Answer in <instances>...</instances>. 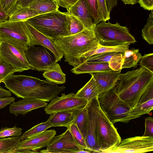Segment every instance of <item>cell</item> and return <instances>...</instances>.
<instances>
[{
    "label": "cell",
    "instance_id": "1f68e13d",
    "mask_svg": "<svg viewBox=\"0 0 153 153\" xmlns=\"http://www.w3.org/2000/svg\"><path fill=\"white\" fill-rule=\"evenodd\" d=\"M21 140L18 137L0 139V153H12Z\"/></svg>",
    "mask_w": 153,
    "mask_h": 153
},
{
    "label": "cell",
    "instance_id": "ab89813d",
    "mask_svg": "<svg viewBox=\"0 0 153 153\" xmlns=\"http://www.w3.org/2000/svg\"><path fill=\"white\" fill-rule=\"evenodd\" d=\"M99 17L100 21L106 22L110 19V13L108 11L105 0H97Z\"/></svg>",
    "mask_w": 153,
    "mask_h": 153
},
{
    "label": "cell",
    "instance_id": "277c9868",
    "mask_svg": "<svg viewBox=\"0 0 153 153\" xmlns=\"http://www.w3.org/2000/svg\"><path fill=\"white\" fill-rule=\"evenodd\" d=\"M67 15L59 10L38 15L26 21L41 33L54 39L68 35L65 28Z\"/></svg>",
    "mask_w": 153,
    "mask_h": 153
},
{
    "label": "cell",
    "instance_id": "f546056e",
    "mask_svg": "<svg viewBox=\"0 0 153 153\" xmlns=\"http://www.w3.org/2000/svg\"><path fill=\"white\" fill-rule=\"evenodd\" d=\"M39 15L36 11L28 7H19L12 14L9 16L8 21L11 22L25 21Z\"/></svg>",
    "mask_w": 153,
    "mask_h": 153
},
{
    "label": "cell",
    "instance_id": "ac0fdd59",
    "mask_svg": "<svg viewBox=\"0 0 153 153\" xmlns=\"http://www.w3.org/2000/svg\"><path fill=\"white\" fill-rule=\"evenodd\" d=\"M66 13L76 17L82 22L85 28L93 30L96 26L92 18L86 0H78Z\"/></svg>",
    "mask_w": 153,
    "mask_h": 153
},
{
    "label": "cell",
    "instance_id": "9c48e42d",
    "mask_svg": "<svg viewBox=\"0 0 153 153\" xmlns=\"http://www.w3.org/2000/svg\"><path fill=\"white\" fill-rule=\"evenodd\" d=\"M39 46L36 47L30 45L24 50L31 69L42 71L53 68L57 63L54 56L45 47Z\"/></svg>",
    "mask_w": 153,
    "mask_h": 153
},
{
    "label": "cell",
    "instance_id": "74e56055",
    "mask_svg": "<svg viewBox=\"0 0 153 153\" xmlns=\"http://www.w3.org/2000/svg\"><path fill=\"white\" fill-rule=\"evenodd\" d=\"M94 24L96 25L101 22L99 17L97 0H86Z\"/></svg>",
    "mask_w": 153,
    "mask_h": 153
},
{
    "label": "cell",
    "instance_id": "f1b7e54d",
    "mask_svg": "<svg viewBox=\"0 0 153 153\" xmlns=\"http://www.w3.org/2000/svg\"><path fill=\"white\" fill-rule=\"evenodd\" d=\"M129 44L127 43L114 46H105L99 45L96 49L83 54L81 58L82 62L84 61L86 58L90 56L97 54L111 52L124 53L129 49Z\"/></svg>",
    "mask_w": 153,
    "mask_h": 153
},
{
    "label": "cell",
    "instance_id": "d4e9b609",
    "mask_svg": "<svg viewBox=\"0 0 153 153\" xmlns=\"http://www.w3.org/2000/svg\"><path fill=\"white\" fill-rule=\"evenodd\" d=\"M101 94L92 76L85 85L76 94L78 97L84 98L88 102L93 98L98 97Z\"/></svg>",
    "mask_w": 153,
    "mask_h": 153
},
{
    "label": "cell",
    "instance_id": "4fadbf2b",
    "mask_svg": "<svg viewBox=\"0 0 153 153\" xmlns=\"http://www.w3.org/2000/svg\"><path fill=\"white\" fill-rule=\"evenodd\" d=\"M0 57L13 66L15 72L31 69L24 50H19L8 43L0 41Z\"/></svg>",
    "mask_w": 153,
    "mask_h": 153
},
{
    "label": "cell",
    "instance_id": "8fae6325",
    "mask_svg": "<svg viewBox=\"0 0 153 153\" xmlns=\"http://www.w3.org/2000/svg\"><path fill=\"white\" fill-rule=\"evenodd\" d=\"M46 149L42 150L43 153H90L78 145L74 140L70 130H67L61 134L54 136L46 146Z\"/></svg>",
    "mask_w": 153,
    "mask_h": 153
},
{
    "label": "cell",
    "instance_id": "6da1fadb",
    "mask_svg": "<svg viewBox=\"0 0 153 153\" xmlns=\"http://www.w3.org/2000/svg\"><path fill=\"white\" fill-rule=\"evenodd\" d=\"M5 87L17 97L48 102L65 87L23 75L9 76L4 80Z\"/></svg>",
    "mask_w": 153,
    "mask_h": 153
},
{
    "label": "cell",
    "instance_id": "2e32d148",
    "mask_svg": "<svg viewBox=\"0 0 153 153\" xmlns=\"http://www.w3.org/2000/svg\"><path fill=\"white\" fill-rule=\"evenodd\" d=\"M153 109V81L144 91L136 106L133 107L123 123H127L130 120L146 114H149Z\"/></svg>",
    "mask_w": 153,
    "mask_h": 153
},
{
    "label": "cell",
    "instance_id": "83f0119b",
    "mask_svg": "<svg viewBox=\"0 0 153 153\" xmlns=\"http://www.w3.org/2000/svg\"><path fill=\"white\" fill-rule=\"evenodd\" d=\"M74 112L75 117L72 123L76 125L85 139L87 135L88 123L87 105L84 108L75 110Z\"/></svg>",
    "mask_w": 153,
    "mask_h": 153
},
{
    "label": "cell",
    "instance_id": "9a60e30c",
    "mask_svg": "<svg viewBox=\"0 0 153 153\" xmlns=\"http://www.w3.org/2000/svg\"><path fill=\"white\" fill-rule=\"evenodd\" d=\"M24 22L30 38V45L45 47L54 55L57 62L60 61L64 56L63 52L55 43L54 40L39 31L27 21Z\"/></svg>",
    "mask_w": 153,
    "mask_h": 153
},
{
    "label": "cell",
    "instance_id": "7402d4cb",
    "mask_svg": "<svg viewBox=\"0 0 153 153\" xmlns=\"http://www.w3.org/2000/svg\"><path fill=\"white\" fill-rule=\"evenodd\" d=\"M113 70L108 62L91 63L85 61L74 68L71 71L75 74H89L99 71Z\"/></svg>",
    "mask_w": 153,
    "mask_h": 153
},
{
    "label": "cell",
    "instance_id": "30bf717a",
    "mask_svg": "<svg viewBox=\"0 0 153 153\" xmlns=\"http://www.w3.org/2000/svg\"><path fill=\"white\" fill-rule=\"evenodd\" d=\"M61 95V97L56 96L51 100L44 109L46 114L51 115L58 112L73 111L84 108L88 102L86 99L76 96L74 93Z\"/></svg>",
    "mask_w": 153,
    "mask_h": 153
},
{
    "label": "cell",
    "instance_id": "e0dca14e",
    "mask_svg": "<svg viewBox=\"0 0 153 153\" xmlns=\"http://www.w3.org/2000/svg\"><path fill=\"white\" fill-rule=\"evenodd\" d=\"M56 134L54 130H46L37 135L22 140L14 150L26 149L38 152L37 151L46 146Z\"/></svg>",
    "mask_w": 153,
    "mask_h": 153
},
{
    "label": "cell",
    "instance_id": "d6986e66",
    "mask_svg": "<svg viewBox=\"0 0 153 153\" xmlns=\"http://www.w3.org/2000/svg\"><path fill=\"white\" fill-rule=\"evenodd\" d=\"M120 72L110 70L91 73L101 94L115 86Z\"/></svg>",
    "mask_w": 153,
    "mask_h": 153
},
{
    "label": "cell",
    "instance_id": "681fc988",
    "mask_svg": "<svg viewBox=\"0 0 153 153\" xmlns=\"http://www.w3.org/2000/svg\"><path fill=\"white\" fill-rule=\"evenodd\" d=\"M125 4L134 5L138 2L139 0H121Z\"/></svg>",
    "mask_w": 153,
    "mask_h": 153
},
{
    "label": "cell",
    "instance_id": "cb8c5ba5",
    "mask_svg": "<svg viewBox=\"0 0 153 153\" xmlns=\"http://www.w3.org/2000/svg\"><path fill=\"white\" fill-rule=\"evenodd\" d=\"M28 7L41 14L57 11L59 6L55 0H33Z\"/></svg>",
    "mask_w": 153,
    "mask_h": 153
},
{
    "label": "cell",
    "instance_id": "bcb514c9",
    "mask_svg": "<svg viewBox=\"0 0 153 153\" xmlns=\"http://www.w3.org/2000/svg\"><path fill=\"white\" fill-rule=\"evenodd\" d=\"M33 0H19L17 3L18 6L20 7H28Z\"/></svg>",
    "mask_w": 153,
    "mask_h": 153
},
{
    "label": "cell",
    "instance_id": "b9f144b4",
    "mask_svg": "<svg viewBox=\"0 0 153 153\" xmlns=\"http://www.w3.org/2000/svg\"><path fill=\"white\" fill-rule=\"evenodd\" d=\"M143 137H153V119L150 117L145 120V130Z\"/></svg>",
    "mask_w": 153,
    "mask_h": 153
},
{
    "label": "cell",
    "instance_id": "8d00e7d4",
    "mask_svg": "<svg viewBox=\"0 0 153 153\" xmlns=\"http://www.w3.org/2000/svg\"><path fill=\"white\" fill-rule=\"evenodd\" d=\"M15 72L13 66L0 57V78L2 81Z\"/></svg>",
    "mask_w": 153,
    "mask_h": 153
},
{
    "label": "cell",
    "instance_id": "4316f807",
    "mask_svg": "<svg viewBox=\"0 0 153 153\" xmlns=\"http://www.w3.org/2000/svg\"><path fill=\"white\" fill-rule=\"evenodd\" d=\"M43 76L47 81L51 83L62 84L65 82L66 75L62 72L58 63L53 68L45 71Z\"/></svg>",
    "mask_w": 153,
    "mask_h": 153
},
{
    "label": "cell",
    "instance_id": "484cf974",
    "mask_svg": "<svg viewBox=\"0 0 153 153\" xmlns=\"http://www.w3.org/2000/svg\"><path fill=\"white\" fill-rule=\"evenodd\" d=\"M142 56L139 49L131 48L123 53V63L122 69L131 67L135 68L140 60Z\"/></svg>",
    "mask_w": 153,
    "mask_h": 153
},
{
    "label": "cell",
    "instance_id": "5bb4252c",
    "mask_svg": "<svg viewBox=\"0 0 153 153\" xmlns=\"http://www.w3.org/2000/svg\"><path fill=\"white\" fill-rule=\"evenodd\" d=\"M97 100V97H94L88 101L87 105L88 123L85 140L87 149L92 152L100 151L97 134L96 105Z\"/></svg>",
    "mask_w": 153,
    "mask_h": 153
},
{
    "label": "cell",
    "instance_id": "5b68a950",
    "mask_svg": "<svg viewBox=\"0 0 153 153\" xmlns=\"http://www.w3.org/2000/svg\"><path fill=\"white\" fill-rule=\"evenodd\" d=\"M93 30L101 46H114L136 42L128 28L117 22L113 24L109 21H101L95 26Z\"/></svg>",
    "mask_w": 153,
    "mask_h": 153
},
{
    "label": "cell",
    "instance_id": "7bdbcfd3",
    "mask_svg": "<svg viewBox=\"0 0 153 153\" xmlns=\"http://www.w3.org/2000/svg\"><path fill=\"white\" fill-rule=\"evenodd\" d=\"M59 6L66 8L67 10L73 5L78 0H55Z\"/></svg>",
    "mask_w": 153,
    "mask_h": 153
},
{
    "label": "cell",
    "instance_id": "7dc6e473",
    "mask_svg": "<svg viewBox=\"0 0 153 153\" xmlns=\"http://www.w3.org/2000/svg\"><path fill=\"white\" fill-rule=\"evenodd\" d=\"M11 96V93L9 90L4 89L0 85V97H10Z\"/></svg>",
    "mask_w": 153,
    "mask_h": 153
},
{
    "label": "cell",
    "instance_id": "ee69618b",
    "mask_svg": "<svg viewBox=\"0 0 153 153\" xmlns=\"http://www.w3.org/2000/svg\"><path fill=\"white\" fill-rule=\"evenodd\" d=\"M138 3L144 10L152 11L153 0H139Z\"/></svg>",
    "mask_w": 153,
    "mask_h": 153
},
{
    "label": "cell",
    "instance_id": "c3c4849f",
    "mask_svg": "<svg viewBox=\"0 0 153 153\" xmlns=\"http://www.w3.org/2000/svg\"><path fill=\"white\" fill-rule=\"evenodd\" d=\"M8 19V16L0 10V24L7 21Z\"/></svg>",
    "mask_w": 153,
    "mask_h": 153
},
{
    "label": "cell",
    "instance_id": "4dcf8cb0",
    "mask_svg": "<svg viewBox=\"0 0 153 153\" xmlns=\"http://www.w3.org/2000/svg\"><path fill=\"white\" fill-rule=\"evenodd\" d=\"M68 35L78 33L84 29V25L77 18L72 15L67 14L65 25Z\"/></svg>",
    "mask_w": 153,
    "mask_h": 153
},
{
    "label": "cell",
    "instance_id": "f35d334b",
    "mask_svg": "<svg viewBox=\"0 0 153 153\" xmlns=\"http://www.w3.org/2000/svg\"><path fill=\"white\" fill-rule=\"evenodd\" d=\"M22 129L16 127L12 128L2 127L0 130V138L9 136L20 137Z\"/></svg>",
    "mask_w": 153,
    "mask_h": 153
},
{
    "label": "cell",
    "instance_id": "603a6c76",
    "mask_svg": "<svg viewBox=\"0 0 153 153\" xmlns=\"http://www.w3.org/2000/svg\"><path fill=\"white\" fill-rule=\"evenodd\" d=\"M47 120L52 127L63 126L67 127L74 121L73 111H60L50 115Z\"/></svg>",
    "mask_w": 153,
    "mask_h": 153
},
{
    "label": "cell",
    "instance_id": "44dd1931",
    "mask_svg": "<svg viewBox=\"0 0 153 153\" xmlns=\"http://www.w3.org/2000/svg\"><path fill=\"white\" fill-rule=\"evenodd\" d=\"M48 105L46 102L30 99H23L16 102L13 101L9 107L10 112L17 116L19 114L24 115L29 112Z\"/></svg>",
    "mask_w": 153,
    "mask_h": 153
},
{
    "label": "cell",
    "instance_id": "3957f363",
    "mask_svg": "<svg viewBox=\"0 0 153 153\" xmlns=\"http://www.w3.org/2000/svg\"><path fill=\"white\" fill-rule=\"evenodd\" d=\"M54 40L62 51L65 61L74 67L82 62L83 54L96 49L99 45L94 30L86 28L76 34Z\"/></svg>",
    "mask_w": 153,
    "mask_h": 153
},
{
    "label": "cell",
    "instance_id": "60d3db41",
    "mask_svg": "<svg viewBox=\"0 0 153 153\" xmlns=\"http://www.w3.org/2000/svg\"><path fill=\"white\" fill-rule=\"evenodd\" d=\"M140 60V66L153 73V53L145 54Z\"/></svg>",
    "mask_w": 153,
    "mask_h": 153
},
{
    "label": "cell",
    "instance_id": "d590c367",
    "mask_svg": "<svg viewBox=\"0 0 153 153\" xmlns=\"http://www.w3.org/2000/svg\"><path fill=\"white\" fill-rule=\"evenodd\" d=\"M19 0H0V10L8 16L18 8Z\"/></svg>",
    "mask_w": 153,
    "mask_h": 153
},
{
    "label": "cell",
    "instance_id": "f6af8a7d",
    "mask_svg": "<svg viewBox=\"0 0 153 153\" xmlns=\"http://www.w3.org/2000/svg\"><path fill=\"white\" fill-rule=\"evenodd\" d=\"M15 100V98L14 97H0V109L10 104Z\"/></svg>",
    "mask_w": 153,
    "mask_h": 153
},
{
    "label": "cell",
    "instance_id": "8992f818",
    "mask_svg": "<svg viewBox=\"0 0 153 153\" xmlns=\"http://www.w3.org/2000/svg\"><path fill=\"white\" fill-rule=\"evenodd\" d=\"M99 106L113 123L123 122L133 107L122 100L114 88L97 97Z\"/></svg>",
    "mask_w": 153,
    "mask_h": 153
},
{
    "label": "cell",
    "instance_id": "7a4b0ae2",
    "mask_svg": "<svg viewBox=\"0 0 153 153\" xmlns=\"http://www.w3.org/2000/svg\"><path fill=\"white\" fill-rule=\"evenodd\" d=\"M153 81V73L143 67L120 74L114 88L123 100L135 107L141 95Z\"/></svg>",
    "mask_w": 153,
    "mask_h": 153
},
{
    "label": "cell",
    "instance_id": "52a82bcc",
    "mask_svg": "<svg viewBox=\"0 0 153 153\" xmlns=\"http://www.w3.org/2000/svg\"><path fill=\"white\" fill-rule=\"evenodd\" d=\"M0 41L19 50H24L30 46L31 39L25 22L7 20L0 24Z\"/></svg>",
    "mask_w": 153,
    "mask_h": 153
},
{
    "label": "cell",
    "instance_id": "ffe728a7",
    "mask_svg": "<svg viewBox=\"0 0 153 153\" xmlns=\"http://www.w3.org/2000/svg\"><path fill=\"white\" fill-rule=\"evenodd\" d=\"M123 53L117 52L99 53L88 57L85 61L91 63L108 62L113 70L120 72L123 63Z\"/></svg>",
    "mask_w": 153,
    "mask_h": 153
},
{
    "label": "cell",
    "instance_id": "836d02e7",
    "mask_svg": "<svg viewBox=\"0 0 153 153\" xmlns=\"http://www.w3.org/2000/svg\"><path fill=\"white\" fill-rule=\"evenodd\" d=\"M142 36L150 45L153 44V13L152 11L149 14L147 22L142 30Z\"/></svg>",
    "mask_w": 153,
    "mask_h": 153
},
{
    "label": "cell",
    "instance_id": "ba28073f",
    "mask_svg": "<svg viewBox=\"0 0 153 153\" xmlns=\"http://www.w3.org/2000/svg\"><path fill=\"white\" fill-rule=\"evenodd\" d=\"M97 134L101 153L117 146L121 139L116 128L100 108L98 100L96 105Z\"/></svg>",
    "mask_w": 153,
    "mask_h": 153
},
{
    "label": "cell",
    "instance_id": "d6a6232c",
    "mask_svg": "<svg viewBox=\"0 0 153 153\" xmlns=\"http://www.w3.org/2000/svg\"><path fill=\"white\" fill-rule=\"evenodd\" d=\"M51 127L52 125L47 121L33 127L19 137L21 140L29 138L40 134Z\"/></svg>",
    "mask_w": 153,
    "mask_h": 153
},
{
    "label": "cell",
    "instance_id": "7c38bea8",
    "mask_svg": "<svg viewBox=\"0 0 153 153\" xmlns=\"http://www.w3.org/2000/svg\"><path fill=\"white\" fill-rule=\"evenodd\" d=\"M153 151V137L135 136L121 140L119 144L101 152L104 153H143Z\"/></svg>",
    "mask_w": 153,
    "mask_h": 153
},
{
    "label": "cell",
    "instance_id": "f907efd6",
    "mask_svg": "<svg viewBox=\"0 0 153 153\" xmlns=\"http://www.w3.org/2000/svg\"><path fill=\"white\" fill-rule=\"evenodd\" d=\"M2 82V81L1 80V78H0V85L1 84V82Z\"/></svg>",
    "mask_w": 153,
    "mask_h": 153
},
{
    "label": "cell",
    "instance_id": "e575fe53",
    "mask_svg": "<svg viewBox=\"0 0 153 153\" xmlns=\"http://www.w3.org/2000/svg\"><path fill=\"white\" fill-rule=\"evenodd\" d=\"M67 128L70 130L77 144L84 149L88 150L85 139L76 125L72 123Z\"/></svg>",
    "mask_w": 153,
    "mask_h": 153
}]
</instances>
